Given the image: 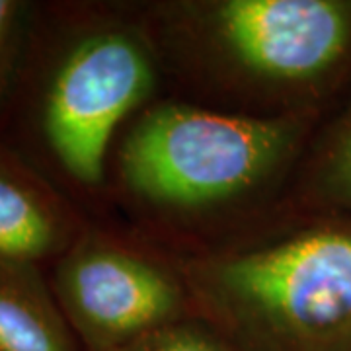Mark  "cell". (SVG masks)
Here are the masks:
<instances>
[{
	"instance_id": "obj_1",
	"label": "cell",
	"mask_w": 351,
	"mask_h": 351,
	"mask_svg": "<svg viewBox=\"0 0 351 351\" xmlns=\"http://www.w3.org/2000/svg\"><path fill=\"white\" fill-rule=\"evenodd\" d=\"M180 277L234 351H351V217L189 258Z\"/></svg>"
},
{
	"instance_id": "obj_2",
	"label": "cell",
	"mask_w": 351,
	"mask_h": 351,
	"mask_svg": "<svg viewBox=\"0 0 351 351\" xmlns=\"http://www.w3.org/2000/svg\"><path fill=\"white\" fill-rule=\"evenodd\" d=\"M168 45L219 84L311 113L351 75V0L160 4Z\"/></svg>"
},
{
	"instance_id": "obj_3",
	"label": "cell",
	"mask_w": 351,
	"mask_h": 351,
	"mask_svg": "<svg viewBox=\"0 0 351 351\" xmlns=\"http://www.w3.org/2000/svg\"><path fill=\"white\" fill-rule=\"evenodd\" d=\"M311 113H228L156 104L117 152L131 193L156 209L197 215L252 199L299 156Z\"/></svg>"
},
{
	"instance_id": "obj_4",
	"label": "cell",
	"mask_w": 351,
	"mask_h": 351,
	"mask_svg": "<svg viewBox=\"0 0 351 351\" xmlns=\"http://www.w3.org/2000/svg\"><path fill=\"white\" fill-rule=\"evenodd\" d=\"M156 71L151 39L135 25L101 24L69 45L41 108L43 135L66 174L101 184L113 135L151 98Z\"/></svg>"
},
{
	"instance_id": "obj_5",
	"label": "cell",
	"mask_w": 351,
	"mask_h": 351,
	"mask_svg": "<svg viewBox=\"0 0 351 351\" xmlns=\"http://www.w3.org/2000/svg\"><path fill=\"white\" fill-rule=\"evenodd\" d=\"M55 299L88 351H117L189 316L191 304L180 274L100 234L64 252L55 267Z\"/></svg>"
},
{
	"instance_id": "obj_6",
	"label": "cell",
	"mask_w": 351,
	"mask_h": 351,
	"mask_svg": "<svg viewBox=\"0 0 351 351\" xmlns=\"http://www.w3.org/2000/svg\"><path fill=\"white\" fill-rule=\"evenodd\" d=\"M71 332L36 263L0 260V351H75Z\"/></svg>"
},
{
	"instance_id": "obj_7",
	"label": "cell",
	"mask_w": 351,
	"mask_h": 351,
	"mask_svg": "<svg viewBox=\"0 0 351 351\" xmlns=\"http://www.w3.org/2000/svg\"><path fill=\"white\" fill-rule=\"evenodd\" d=\"M63 217L39 189L0 166V260L36 263L63 246Z\"/></svg>"
},
{
	"instance_id": "obj_8",
	"label": "cell",
	"mask_w": 351,
	"mask_h": 351,
	"mask_svg": "<svg viewBox=\"0 0 351 351\" xmlns=\"http://www.w3.org/2000/svg\"><path fill=\"white\" fill-rule=\"evenodd\" d=\"M304 189L324 213L351 217V96L306 162Z\"/></svg>"
},
{
	"instance_id": "obj_9",
	"label": "cell",
	"mask_w": 351,
	"mask_h": 351,
	"mask_svg": "<svg viewBox=\"0 0 351 351\" xmlns=\"http://www.w3.org/2000/svg\"><path fill=\"white\" fill-rule=\"evenodd\" d=\"M117 351H234L201 316H186L178 322L152 330Z\"/></svg>"
},
{
	"instance_id": "obj_10",
	"label": "cell",
	"mask_w": 351,
	"mask_h": 351,
	"mask_svg": "<svg viewBox=\"0 0 351 351\" xmlns=\"http://www.w3.org/2000/svg\"><path fill=\"white\" fill-rule=\"evenodd\" d=\"M25 4L0 0V98L8 86L24 29Z\"/></svg>"
}]
</instances>
